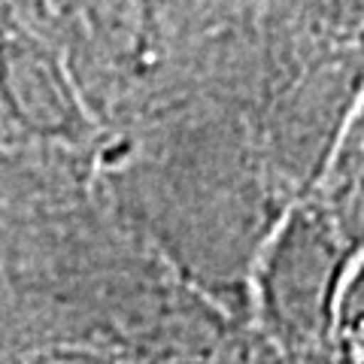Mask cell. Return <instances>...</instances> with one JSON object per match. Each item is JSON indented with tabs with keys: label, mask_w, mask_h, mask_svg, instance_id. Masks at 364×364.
<instances>
[{
	"label": "cell",
	"mask_w": 364,
	"mask_h": 364,
	"mask_svg": "<svg viewBox=\"0 0 364 364\" xmlns=\"http://www.w3.org/2000/svg\"><path fill=\"white\" fill-rule=\"evenodd\" d=\"M346 249L325 213L294 210L261 270V310L289 352L334 343L337 298L346 279Z\"/></svg>",
	"instance_id": "1"
},
{
	"label": "cell",
	"mask_w": 364,
	"mask_h": 364,
	"mask_svg": "<svg viewBox=\"0 0 364 364\" xmlns=\"http://www.w3.org/2000/svg\"><path fill=\"white\" fill-rule=\"evenodd\" d=\"M340 361H364V325L346 343H340Z\"/></svg>",
	"instance_id": "3"
},
{
	"label": "cell",
	"mask_w": 364,
	"mask_h": 364,
	"mask_svg": "<svg viewBox=\"0 0 364 364\" xmlns=\"http://www.w3.org/2000/svg\"><path fill=\"white\" fill-rule=\"evenodd\" d=\"M340 364H364V361H340Z\"/></svg>",
	"instance_id": "4"
},
{
	"label": "cell",
	"mask_w": 364,
	"mask_h": 364,
	"mask_svg": "<svg viewBox=\"0 0 364 364\" xmlns=\"http://www.w3.org/2000/svg\"><path fill=\"white\" fill-rule=\"evenodd\" d=\"M28 364H119V361L91 349H46L37 352Z\"/></svg>",
	"instance_id": "2"
}]
</instances>
